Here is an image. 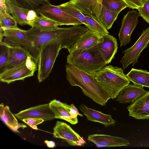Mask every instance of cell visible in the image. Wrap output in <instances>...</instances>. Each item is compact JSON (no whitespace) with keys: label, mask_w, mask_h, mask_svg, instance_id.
I'll list each match as a JSON object with an SVG mask.
<instances>
[{"label":"cell","mask_w":149,"mask_h":149,"mask_svg":"<svg viewBox=\"0 0 149 149\" xmlns=\"http://www.w3.org/2000/svg\"><path fill=\"white\" fill-rule=\"evenodd\" d=\"M88 30L86 26H73L70 27H58L55 30L42 31L32 27L26 30L30 38L28 50L37 64L39 52L45 45L54 40L61 43L63 48L69 49L79 38Z\"/></svg>","instance_id":"1"},{"label":"cell","mask_w":149,"mask_h":149,"mask_svg":"<svg viewBox=\"0 0 149 149\" xmlns=\"http://www.w3.org/2000/svg\"><path fill=\"white\" fill-rule=\"evenodd\" d=\"M66 79L72 86H78L85 95L101 106H105L111 97L98 84L93 74L85 72L74 65H65Z\"/></svg>","instance_id":"2"},{"label":"cell","mask_w":149,"mask_h":149,"mask_svg":"<svg viewBox=\"0 0 149 149\" xmlns=\"http://www.w3.org/2000/svg\"><path fill=\"white\" fill-rule=\"evenodd\" d=\"M93 75L112 99L117 98L120 91L130 83L122 68L111 65H105Z\"/></svg>","instance_id":"3"},{"label":"cell","mask_w":149,"mask_h":149,"mask_svg":"<svg viewBox=\"0 0 149 149\" xmlns=\"http://www.w3.org/2000/svg\"><path fill=\"white\" fill-rule=\"evenodd\" d=\"M67 63L92 74L106 65L97 45L78 53L69 54L67 57Z\"/></svg>","instance_id":"4"},{"label":"cell","mask_w":149,"mask_h":149,"mask_svg":"<svg viewBox=\"0 0 149 149\" xmlns=\"http://www.w3.org/2000/svg\"><path fill=\"white\" fill-rule=\"evenodd\" d=\"M62 49L63 47L61 42L54 40L45 45L41 49L37 63V78L39 82L42 81L49 76Z\"/></svg>","instance_id":"5"},{"label":"cell","mask_w":149,"mask_h":149,"mask_svg":"<svg viewBox=\"0 0 149 149\" xmlns=\"http://www.w3.org/2000/svg\"><path fill=\"white\" fill-rule=\"evenodd\" d=\"M37 70V63L29 55L25 61L0 73V80L9 84L16 81L23 80L33 76Z\"/></svg>","instance_id":"6"},{"label":"cell","mask_w":149,"mask_h":149,"mask_svg":"<svg viewBox=\"0 0 149 149\" xmlns=\"http://www.w3.org/2000/svg\"><path fill=\"white\" fill-rule=\"evenodd\" d=\"M38 14L55 22L58 26L63 25L79 26L81 22L62 10L57 6L50 3L45 4L37 10Z\"/></svg>","instance_id":"7"},{"label":"cell","mask_w":149,"mask_h":149,"mask_svg":"<svg viewBox=\"0 0 149 149\" xmlns=\"http://www.w3.org/2000/svg\"><path fill=\"white\" fill-rule=\"evenodd\" d=\"M149 43V27L143 30L139 38L131 47L124 50V54L120 61L123 69L130 64L133 66L137 63L141 53L147 48Z\"/></svg>","instance_id":"8"},{"label":"cell","mask_w":149,"mask_h":149,"mask_svg":"<svg viewBox=\"0 0 149 149\" xmlns=\"http://www.w3.org/2000/svg\"><path fill=\"white\" fill-rule=\"evenodd\" d=\"M53 136L63 139L70 146H82L86 143L83 137L65 122L57 121L53 128Z\"/></svg>","instance_id":"9"},{"label":"cell","mask_w":149,"mask_h":149,"mask_svg":"<svg viewBox=\"0 0 149 149\" xmlns=\"http://www.w3.org/2000/svg\"><path fill=\"white\" fill-rule=\"evenodd\" d=\"M139 16L136 10H133L124 16L118 35L120 47L130 42L131 35L138 24Z\"/></svg>","instance_id":"10"},{"label":"cell","mask_w":149,"mask_h":149,"mask_svg":"<svg viewBox=\"0 0 149 149\" xmlns=\"http://www.w3.org/2000/svg\"><path fill=\"white\" fill-rule=\"evenodd\" d=\"M2 29L4 42L9 45L21 46L28 50L30 38L26 30L18 27Z\"/></svg>","instance_id":"11"},{"label":"cell","mask_w":149,"mask_h":149,"mask_svg":"<svg viewBox=\"0 0 149 149\" xmlns=\"http://www.w3.org/2000/svg\"><path fill=\"white\" fill-rule=\"evenodd\" d=\"M15 115L22 120L29 118L41 119L44 121L55 118L54 113L50 108L49 103L31 107L19 111Z\"/></svg>","instance_id":"12"},{"label":"cell","mask_w":149,"mask_h":149,"mask_svg":"<svg viewBox=\"0 0 149 149\" xmlns=\"http://www.w3.org/2000/svg\"><path fill=\"white\" fill-rule=\"evenodd\" d=\"M97 46L106 64H109L114 58L117 52L118 44L116 38L109 34L102 36Z\"/></svg>","instance_id":"13"},{"label":"cell","mask_w":149,"mask_h":149,"mask_svg":"<svg viewBox=\"0 0 149 149\" xmlns=\"http://www.w3.org/2000/svg\"><path fill=\"white\" fill-rule=\"evenodd\" d=\"M129 115L137 119L149 118V91L127 107Z\"/></svg>","instance_id":"14"},{"label":"cell","mask_w":149,"mask_h":149,"mask_svg":"<svg viewBox=\"0 0 149 149\" xmlns=\"http://www.w3.org/2000/svg\"><path fill=\"white\" fill-rule=\"evenodd\" d=\"M88 140L94 143L98 148L127 146L130 144L129 140L124 138L103 134L89 135Z\"/></svg>","instance_id":"15"},{"label":"cell","mask_w":149,"mask_h":149,"mask_svg":"<svg viewBox=\"0 0 149 149\" xmlns=\"http://www.w3.org/2000/svg\"><path fill=\"white\" fill-rule=\"evenodd\" d=\"M102 36L88 30L81 36L68 49L69 54L78 53L97 45Z\"/></svg>","instance_id":"16"},{"label":"cell","mask_w":149,"mask_h":149,"mask_svg":"<svg viewBox=\"0 0 149 149\" xmlns=\"http://www.w3.org/2000/svg\"><path fill=\"white\" fill-rule=\"evenodd\" d=\"M147 91L143 87L129 84L120 91L115 100L122 104L132 103Z\"/></svg>","instance_id":"17"},{"label":"cell","mask_w":149,"mask_h":149,"mask_svg":"<svg viewBox=\"0 0 149 149\" xmlns=\"http://www.w3.org/2000/svg\"><path fill=\"white\" fill-rule=\"evenodd\" d=\"M78 108L86 116L87 119L92 122H97L103 125L105 127L114 126L116 121L110 114H105L100 111L88 108L84 104H81Z\"/></svg>","instance_id":"18"},{"label":"cell","mask_w":149,"mask_h":149,"mask_svg":"<svg viewBox=\"0 0 149 149\" xmlns=\"http://www.w3.org/2000/svg\"><path fill=\"white\" fill-rule=\"evenodd\" d=\"M49 104L50 108L55 114V118L64 120L72 125L78 123V119L73 118L70 113V105L56 99L51 101Z\"/></svg>","instance_id":"19"},{"label":"cell","mask_w":149,"mask_h":149,"mask_svg":"<svg viewBox=\"0 0 149 149\" xmlns=\"http://www.w3.org/2000/svg\"><path fill=\"white\" fill-rule=\"evenodd\" d=\"M102 0H73L70 1L82 13L93 15L98 19L102 8Z\"/></svg>","instance_id":"20"},{"label":"cell","mask_w":149,"mask_h":149,"mask_svg":"<svg viewBox=\"0 0 149 149\" xmlns=\"http://www.w3.org/2000/svg\"><path fill=\"white\" fill-rule=\"evenodd\" d=\"M8 47V61L7 65L3 71L25 61L28 56L30 55L27 50L22 47L9 45Z\"/></svg>","instance_id":"21"},{"label":"cell","mask_w":149,"mask_h":149,"mask_svg":"<svg viewBox=\"0 0 149 149\" xmlns=\"http://www.w3.org/2000/svg\"><path fill=\"white\" fill-rule=\"evenodd\" d=\"M9 10L17 23L23 26L29 25L26 20L28 12L29 10L22 7L15 0H5Z\"/></svg>","instance_id":"22"},{"label":"cell","mask_w":149,"mask_h":149,"mask_svg":"<svg viewBox=\"0 0 149 149\" xmlns=\"http://www.w3.org/2000/svg\"><path fill=\"white\" fill-rule=\"evenodd\" d=\"M126 76L130 81L135 84L149 88V72L147 70L132 68Z\"/></svg>","instance_id":"23"},{"label":"cell","mask_w":149,"mask_h":149,"mask_svg":"<svg viewBox=\"0 0 149 149\" xmlns=\"http://www.w3.org/2000/svg\"><path fill=\"white\" fill-rule=\"evenodd\" d=\"M0 116L4 123L14 131L19 133L18 129L19 123L10 110L8 106H4L2 103L0 105Z\"/></svg>","instance_id":"24"},{"label":"cell","mask_w":149,"mask_h":149,"mask_svg":"<svg viewBox=\"0 0 149 149\" xmlns=\"http://www.w3.org/2000/svg\"><path fill=\"white\" fill-rule=\"evenodd\" d=\"M29 26L34 29L42 31L52 30L59 27L55 22L41 15L38 16Z\"/></svg>","instance_id":"25"},{"label":"cell","mask_w":149,"mask_h":149,"mask_svg":"<svg viewBox=\"0 0 149 149\" xmlns=\"http://www.w3.org/2000/svg\"><path fill=\"white\" fill-rule=\"evenodd\" d=\"M82 13L86 18L88 23L87 27L89 30L97 33L101 36L109 34L107 30L95 16L93 15Z\"/></svg>","instance_id":"26"},{"label":"cell","mask_w":149,"mask_h":149,"mask_svg":"<svg viewBox=\"0 0 149 149\" xmlns=\"http://www.w3.org/2000/svg\"><path fill=\"white\" fill-rule=\"evenodd\" d=\"M119 13L111 10L102 5L98 19L108 30L111 28Z\"/></svg>","instance_id":"27"},{"label":"cell","mask_w":149,"mask_h":149,"mask_svg":"<svg viewBox=\"0 0 149 149\" xmlns=\"http://www.w3.org/2000/svg\"><path fill=\"white\" fill-rule=\"evenodd\" d=\"M57 6L63 11L81 22L87 27L88 23L85 16L81 11L70 1Z\"/></svg>","instance_id":"28"},{"label":"cell","mask_w":149,"mask_h":149,"mask_svg":"<svg viewBox=\"0 0 149 149\" xmlns=\"http://www.w3.org/2000/svg\"><path fill=\"white\" fill-rule=\"evenodd\" d=\"M0 27L3 29L18 28L17 22L10 14L0 9Z\"/></svg>","instance_id":"29"},{"label":"cell","mask_w":149,"mask_h":149,"mask_svg":"<svg viewBox=\"0 0 149 149\" xmlns=\"http://www.w3.org/2000/svg\"><path fill=\"white\" fill-rule=\"evenodd\" d=\"M20 6L29 10L37 12V10L42 6L50 3L49 0H15Z\"/></svg>","instance_id":"30"},{"label":"cell","mask_w":149,"mask_h":149,"mask_svg":"<svg viewBox=\"0 0 149 149\" xmlns=\"http://www.w3.org/2000/svg\"><path fill=\"white\" fill-rule=\"evenodd\" d=\"M102 5L112 11L120 13L129 6L123 0H102Z\"/></svg>","instance_id":"31"},{"label":"cell","mask_w":149,"mask_h":149,"mask_svg":"<svg viewBox=\"0 0 149 149\" xmlns=\"http://www.w3.org/2000/svg\"><path fill=\"white\" fill-rule=\"evenodd\" d=\"M8 45L3 41H0V73L7 65L9 59Z\"/></svg>","instance_id":"32"},{"label":"cell","mask_w":149,"mask_h":149,"mask_svg":"<svg viewBox=\"0 0 149 149\" xmlns=\"http://www.w3.org/2000/svg\"><path fill=\"white\" fill-rule=\"evenodd\" d=\"M137 9L139 11V15L149 23V0H144L143 6Z\"/></svg>","instance_id":"33"},{"label":"cell","mask_w":149,"mask_h":149,"mask_svg":"<svg viewBox=\"0 0 149 149\" xmlns=\"http://www.w3.org/2000/svg\"><path fill=\"white\" fill-rule=\"evenodd\" d=\"M22 121L32 128L36 130H38L37 126L44 121L42 119L33 118L24 119Z\"/></svg>","instance_id":"34"},{"label":"cell","mask_w":149,"mask_h":149,"mask_svg":"<svg viewBox=\"0 0 149 149\" xmlns=\"http://www.w3.org/2000/svg\"><path fill=\"white\" fill-rule=\"evenodd\" d=\"M129 6V8L137 9L143 6L144 0H123Z\"/></svg>","instance_id":"35"},{"label":"cell","mask_w":149,"mask_h":149,"mask_svg":"<svg viewBox=\"0 0 149 149\" xmlns=\"http://www.w3.org/2000/svg\"><path fill=\"white\" fill-rule=\"evenodd\" d=\"M38 16L36 11L33 10H29L26 16V20L29 22V25L34 21Z\"/></svg>","instance_id":"36"},{"label":"cell","mask_w":149,"mask_h":149,"mask_svg":"<svg viewBox=\"0 0 149 149\" xmlns=\"http://www.w3.org/2000/svg\"><path fill=\"white\" fill-rule=\"evenodd\" d=\"M70 106L71 109L70 113L73 118H77V116L78 115L83 117V115L79 113L78 109L73 104H71Z\"/></svg>","instance_id":"37"},{"label":"cell","mask_w":149,"mask_h":149,"mask_svg":"<svg viewBox=\"0 0 149 149\" xmlns=\"http://www.w3.org/2000/svg\"><path fill=\"white\" fill-rule=\"evenodd\" d=\"M0 9L10 14L5 0H0Z\"/></svg>","instance_id":"38"},{"label":"cell","mask_w":149,"mask_h":149,"mask_svg":"<svg viewBox=\"0 0 149 149\" xmlns=\"http://www.w3.org/2000/svg\"><path fill=\"white\" fill-rule=\"evenodd\" d=\"M44 142L48 148H53L55 146V143L53 141L45 140Z\"/></svg>","instance_id":"39"},{"label":"cell","mask_w":149,"mask_h":149,"mask_svg":"<svg viewBox=\"0 0 149 149\" xmlns=\"http://www.w3.org/2000/svg\"><path fill=\"white\" fill-rule=\"evenodd\" d=\"M70 1H72V0H70Z\"/></svg>","instance_id":"40"}]
</instances>
